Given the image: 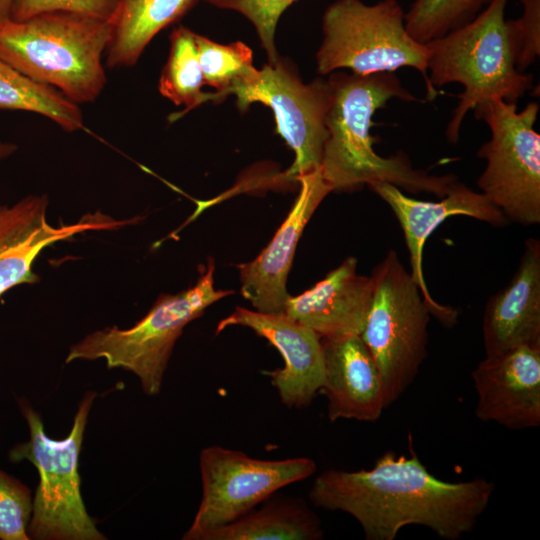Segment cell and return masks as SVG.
Here are the masks:
<instances>
[{
	"instance_id": "6da1fadb",
	"label": "cell",
	"mask_w": 540,
	"mask_h": 540,
	"mask_svg": "<svg viewBox=\"0 0 540 540\" xmlns=\"http://www.w3.org/2000/svg\"><path fill=\"white\" fill-rule=\"evenodd\" d=\"M410 457L389 451L371 469H330L319 474L309 499L316 507L351 515L367 540H394L407 525L458 540L471 532L495 489L484 478L449 482L434 476L411 448Z\"/></svg>"
},
{
	"instance_id": "7a4b0ae2",
	"label": "cell",
	"mask_w": 540,
	"mask_h": 540,
	"mask_svg": "<svg viewBox=\"0 0 540 540\" xmlns=\"http://www.w3.org/2000/svg\"><path fill=\"white\" fill-rule=\"evenodd\" d=\"M332 101L326 117L328 139L321 162L323 179L331 191L351 192L387 182L411 193L445 196L457 182L452 174L434 175L415 169L402 151L383 157L370 134L372 116L392 98L419 101L393 72L358 75L335 72L328 78Z\"/></svg>"
},
{
	"instance_id": "3957f363",
	"label": "cell",
	"mask_w": 540,
	"mask_h": 540,
	"mask_svg": "<svg viewBox=\"0 0 540 540\" xmlns=\"http://www.w3.org/2000/svg\"><path fill=\"white\" fill-rule=\"evenodd\" d=\"M111 34L109 20L78 13L7 18L0 21V58L70 101L90 103L107 82L102 57Z\"/></svg>"
},
{
	"instance_id": "277c9868",
	"label": "cell",
	"mask_w": 540,
	"mask_h": 540,
	"mask_svg": "<svg viewBox=\"0 0 540 540\" xmlns=\"http://www.w3.org/2000/svg\"><path fill=\"white\" fill-rule=\"evenodd\" d=\"M508 0H492L473 20L426 43L431 88L459 83L463 91L447 124L446 137L457 143L469 110L484 102L516 103L533 84L517 69L514 41L505 10Z\"/></svg>"
},
{
	"instance_id": "5b68a950",
	"label": "cell",
	"mask_w": 540,
	"mask_h": 540,
	"mask_svg": "<svg viewBox=\"0 0 540 540\" xmlns=\"http://www.w3.org/2000/svg\"><path fill=\"white\" fill-rule=\"evenodd\" d=\"M212 259L192 287L177 294L159 296L148 313L127 329L106 327L74 344L66 363L104 359L108 368L134 373L149 396L160 392L165 370L184 327L218 300L233 291L214 287Z\"/></svg>"
},
{
	"instance_id": "8992f818",
	"label": "cell",
	"mask_w": 540,
	"mask_h": 540,
	"mask_svg": "<svg viewBox=\"0 0 540 540\" xmlns=\"http://www.w3.org/2000/svg\"><path fill=\"white\" fill-rule=\"evenodd\" d=\"M95 397V392L84 396L69 435L61 440L49 438L40 414L27 402L20 403L30 437L10 450L9 459L13 462L28 460L39 474L28 525L30 539H106L85 508L78 471L83 435Z\"/></svg>"
},
{
	"instance_id": "52a82bcc",
	"label": "cell",
	"mask_w": 540,
	"mask_h": 540,
	"mask_svg": "<svg viewBox=\"0 0 540 540\" xmlns=\"http://www.w3.org/2000/svg\"><path fill=\"white\" fill-rule=\"evenodd\" d=\"M322 32L316 53L320 75L339 69L369 75L411 67L424 78L427 99L438 95L428 79V49L408 33L405 12L397 0L374 4L336 0L324 11Z\"/></svg>"
},
{
	"instance_id": "ba28073f",
	"label": "cell",
	"mask_w": 540,
	"mask_h": 540,
	"mask_svg": "<svg viewBox=\"0 0 540 540\" xmlns=\"http://www.w3.org/2000/svg\"><path fill=\"white\" fill-rule=\"evenodd\" d=\"M373 290L361 338L381 376L386 408L412 384L427 356L430 309L396 251L371 274Z\"/></svg>"
},
{
	"instance_id": "9c48e42d",
	"label": "cell",
	"mask_w": 540,
	"mask_h": 540,
	"mask_svg": "<svg viewBox=\"0 0 540 540\" xmlns=\"http://www.w3.org/2000/svg\"><path fill=\"white\" fill-rule=\"evenodd\" d=\"M474 114L491 131L477 152L486 167L477 180L485 195L508 219L521 225L540 223V135L535 131L539 104L503 100L475 106Z\"/></svg>"
},
{
	"instance_id": "30bf717a",
	"label": "cell",
	"mask_w": 540,
	"mask_h": 540,
	"mask_svg": "<svg viewBox=\"0 0 540 540\" xmlns=\"http://www.w3.org/2000/svg\"><path fill=\"white\" fill-rule=\"evenodd\" d=\"M199 466L202 498L184 540H201L316 471L315 461L308 457L263 460L217 445L201 450Z\"/></svg>"
},
{
	"instance_id": "8fae6325",
	"label": "cell",
	"mask_w": 540,
	"mask_h": 540,
	"mask_svg": "<svg viewBox=\"0 0 540 540\" xmlns=\"http://www.w3.org/2000/svg\"><path fill=\"white\" fill-rule=\"evenodd\" d=\"M239 110L246 111L254 102L270 107L276 131L294 151L295 159L284 173L287 180L321 168L328 139L326 117L332 101V87L318 77L304 83L292 66L279 59L266 64L256 77L234 93Z\"/></svg>"
},
{
	"instance_id": "7c38bea8",
	"label": "cell",
	"mask_w": 540,
	"mask_h": 540,
	"mask_svg": "<svg viewBox=\"0 0 540 540\" xmlns=\"http://www.w3.org/2000/svg\"><path fill=\"white\" fill-rule=\"evenodd\" d=\"M368 188L377 194L396 216L409 251L410 274L419 287L430 312L446 326L455 324L456 309L438 303L430 293L423 271V250L426 240L447 218L467 216L495 227L508 224V219L485 195L456 182L439 201H422L407 196L387 182H376Z\"/></svg>"
},
{
	"instance_id": "4fadbf2b",
	"label": "cell",
	"mask_w": 540,
	"mask_h": 540,
	"mask_svg": "<svg viewBox=\"0 0 540 540\" xmlns=\"http://www.w3.org/2000/svg\"><path fill=\"white\" fill-rule=\"evenodd\" d=\"M230 326H242L265 338L281 354L284 366L265 372L288 408L308 406L324 381V354L321 338L285 313H263L236 307L219 321L216 334Z\"/></svg>"
},
{
	"instance_id": "5bb4252c",
	"label": "cell",
	"mask_w": 540,
	"mask_h": 540,
	"mask_svg": "<svg viewBox=\"0 0 540 540\" xmlns=\"http://www.w3.org/2000/svg\"><path fill=\"white\" fill-rule=\"evenodd\" d=\"M299 194L269 244L252 261L237 265L242 296L256 311L284 313L286 284L298 240L322 200L332 192L321 168L296 179Z\"/></svg>"
},
{
	"instance_id": "9a60e30c",
	"label": "cell",
	"mask_w": 540,
	"mask_h": 540,
	"mask_svg": "<svg viewBox=\"0 0 540 540\" xmlns=\"http://www.w3.org/2000/svg\"><path fill=\"white\" fill-rule=\"evenodd\" d=\"M475 413L510 430L540 425V348L521 346L485 357L472 371Z\"/></svg>"
},
{
	"instance_id": "2e32d148",
	"label": "cell",
	"mask_w": 540,
	"mask_h": 540,
	"mask_svg": "<svg viewBox=\"0 0 540 540\" xmlns=\"http://www.w3.org/2000/svg\"><path fill=\"white\" fill-rule=\"evenodd\" d=\"M47 206V197L36 195L12 206L0 205V296L17 285L39 280L32 266L51 244L87 230H114L130 223L93 215L74 224L53 227L46 219Z\"/></svg>"
},
{
	"instance_id": "e0dca14e",
	"label": "cell",
	"mask_w": 540,
	"mask_h": 540,
	"mask_svg": "<svg viewBox=\"0 0 540 540\" xmlns=\"http://www.w3.org/2000/svg\"><path fill=\"white\" fill-rule=\"evenodd\" d=\"M486 357L521 346L540 348V241H525L518 268L509 283L492 295L482 322Z\"/></svg>"
},
{
	"instance_id": "ac0fdd59",
	"label": "cell",
	"mask_w": 540,
	"mask_h": 540,
	"mask_svg": "<svg viewBox=\"0 0 540 540\" xmlns=\"http://www.w3.org/2000/svg\"><path fill=\"white\" fill-rule=\"evenodd\" d=\"M357 259L347 257L312 288L289 295L284 313L320 338L361 335L368 314L373 282L357 274Z\"/></svg>"
},
{
	"instance_id": "d6986e66",
	"label": "cell",
	"mask_w": 540,
	"mask_h": 540,
	"mask_svg": "<svg viewBox=\"0 0 540 540\" xmlns=\"http://www.w3.org/2000/svg\"><path fill=\"white\" fill-rule=\"evenodd\" d=\"M324 381L331 422L355 419L375 422L386 408L378 367L360 335L321 338Z\"/></svg>"
},
{
	"instance_id": "ffe728a7",
	"label": "cell",
	"mask_w": 540,
	"mask_h": 540,
	"mask_svg": "<svg viewBox=\"0 0 540 540\" xmlns=\"http://www.w3.org/2000/svg\"><path fill=\"white\" fill-rule=\"evenodd\" d=\"M198 0H117L107 46L110 69L136 64L151 40L184 16Z\"/></svg>"
},
{
	"instance_id": "44dd1931",
	"label": "cell",
	"mask_w": 540,
	"mask_h": 540,
	"mask_svg": "<svg viewBox=\"0 0 540 540\" xmlns=\"http://www.w3.org/2000/svg\"><path fill=\"white\" fill-rule=\"evenodd\" d=\"M320 519L298 498L268 501L238 519L207 532L201 540H319Z\"/></svg>"
},
{
	"instance_id": "7402d4cb",
	"label": "cell",
	"mask_w": 540,
	"mask_h": 540,
	"mask_svg": "<svg viewBox=\"0 0 540 540\" xmlns=\"http://www.w3.org/2000/svg\"><path fill=\"white\" fill-rule=\"evenodd\" d=\"M0 109L40 114L67 132L83 127V114L78 104L54 87L33 81L1 58Z\"/></svg>"
},
{
	"instance_id": "603a6c76",
	"label": "cell",
	"mask_w": 540,
	"mask_h": 540,
	"mask_svg": "<svg viewBox=\"0 0 540 540\" xmlns=\"http://www.w3.org/2000/svg\"><path fill=\"white\" fill-rule=\"evenodd\" d=\"M203 85L195 32L179 26L170 35V51L160 75L159 92L175 105H184L187 112L213 100V94L202 92Z\"/></svg>"
},
{
	"instance_id": "cb8c5ba5",
	"label": "cell",
	"mask_w": 540,
	"mask_h": 540,
	"mask_svg": "<svg viewBox=\"0 0 540 540\" xmlns=\"http://www.w3.org/2000/svg\"><path fill=\"white\" fill-rule=\"evenodd\" d=\"M195 43L204 85L216 90L213 101L223 100L258 74L252 50L241 41L220 44L195 33Z\"/></svg>"
},
{
	"instance_id": "d4e9b609",
	"label": "cell",
	"mask_w": 540,
	"mask_h": 540,
	"mask_svg": "<svg viewBox=\"0 0 540 540\" xmlns=\"http://www.w3.org/2000/svg\"><path fill=\"white\" fill-rule=\"evenodd\" d=\"M492 0H414L405 13V26L416 41L426 44L473 20Z\"/></svg>"
},
{
	"instance_id": "484cf974",
	"label": "cell",
	"mask_w": 540,
	"mask_h": 540,
	"mask_svg": "<svg viewBox=\"0 0 540 540\" xmlns=\"http://www.w3.org/2000/svg\"><path fill=\"white\" fill-rule=\"evenodd\" d=\"M297 0H207L217 8L232 10L247 18L254 26L270 64L279 59L275 32L281 15Z\"/></svg>"
},
{
	"instance_id": "4316f807",
	"label": "cell",
	"mask_w": 540,
	"mask_h": 540,
	"mask_svg": "<svg viewBox=\"0 0 540 540\" xmlns=\"http://www.w3.org/2000/svg\"><path fill=\"white\" fill-rule=\"evenodd\" d=\"M32 511L31 490L0 470V539L29 540Z\"/></svg>"
},
{
	"instance_id": "83f0119b",
	"label": "cell",
	"mask_w": 540,
	"mask_h": 540,
	"mask_svg": "<svg viewBox=\"0 0 540 540\" xmlns=\"http://www.w3.org/2000/svg\"><path fill=\"white\" fill-rule=\"evenodd\" d=\"M117 0H14L10 18L22 21L43 13L70 12L111 19Z\"/></svg>"
},
{
	"instance_id": "f1b7e54d",
	"label": "cell",
	"mask_w": 540,
	"mask_h": 540,
	"mask_svg": "<svg viewBox=\"0 0 540 540\" xmlns=\"http://www.w3.org/2000/svg\"><path fill=\"white\" fill-rule=\"evenodd\" d=\"M523 13L518 19H508L520 72L540 55V0H521Z\"/></svg>"
},
{
	"instance_id": "f546056e",
	"label": "cell",
	"mask_w": 540,
	"mask_h": 540,
	"mask_svg": "<svg viewBox=\"0 0 540 540\" xmlns=\"http://www.w3.org/2000/svg\"><path fill=\"white\" fill-rule=\"evenodd\" d=\"M14 0H0V21L10 18Z\"/></svg>"
},
{
	"instance_id": "4dcf8cb0",
	"label": "cell",
	"mask_w": 540,
	"mask_h": 540,
	"mask_svg": "<svg viewBox=\"0 0 540 540\" xmlns=\"http://www.w3.org/2000/svg\"><path fill=\"white\" fill-rule=\"evenodd\" d=\"M16 150V146L0 139V160L8 157Z\"/></svg>"
}]
</instances>
